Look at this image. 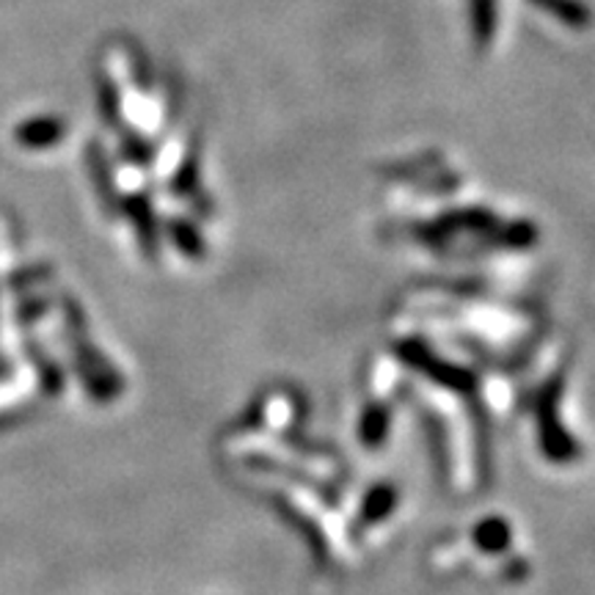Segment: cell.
Returning a JSON list of instances; mask_svg holds the SVG:
<instances>
[{
    "mask_svg": "<svg viewBox=\"0 0 595 595\" xmlns=\"http://www.w3.org/2000/svg\"><path fill=\"white\" fill-rule=\"evenodd\" d=\"M119 210L130 218L141 254L146 260H157L160 257V224H157V213L146 199V193H130V197L122 199Z\"/></svg>",
    "mask_w": 595,
    "mask_h": 595,
    "instance_id": "277c9868",
    "label": "cell"
},
{
    "mask_svg": "<svg viewBox=\"0 0 595 595\" xmlns=\"http://www.w3.org/2000/svg\"><path fill=\"white\" fill-rule=\"evenodd\" d=\"M12 372H14L12 361L0 359V381H9V378H12Z\"/></svg>",
    "mask_w": 595,
    "mask_h": 595,
    "instance_id": "ac0fdd59",
    "label": "cell"
},
{
    "mask_svg": "<svg viewBox=\"0 0 595 595\" xmlns=\"http://www.w3.org/2000/svg\"><path fill=\"white\" fill-rule=\"evenodd\" d=\"M397 502H400L397 488H394L392 483H378V486L370 488V491H367V497L361 499L359 521H356V526H359V529H365V526L381 524V521H386L389 515L394 513Z\"/></svg>",
    "mask_w": 595,
    "mask_h": 595,
    "instance_id": "52a82bcc",
    "label": "cell"
},
{
    "mask_svg": "<svg viewBox=\"0 0 595 595\" xmlns=\"http://www.w3.org/2000/svg\"><path fill=\"white\" fill-rule=\"evenodd\" d=\"M97 103L103 122L110 124V128H119V122H122V97H119V88H116L114 81H99Z\"/></svg>",
    "mask_w": 595,
    "mask_h": 595,
    "instance_id": "7c38bea8",
    "label": "cell"
},
{
    "mask_svg": "<svg viewBox=\"0 0 595 595\" xmlns=\"http://www.w3.org/2000/svg\"><path fill=\"white\" fill-rule=\"evenodd\" d=\"M64 122L56 119V116H36V119H28V122L17 124L14 128V141L25 150H50L58 141L64 139Z\"/></svg>",
    "mask_w": 595,
    "mask_h": 595,
    "instance_id": "8992f818",
    "label": "cell"
},
{
    "mask_svg": "<svg viewBox=\"0 0 595 595\" xmlns=\"http://www.w3.org/2000/svg\"><path fill=\"white\" fill-rule=\"evenodd\" d=\"M394 353H397V359L403 361V365L414 367V370H419L423 376H428L433 383H439V386H444V389H452V392L472 394L474 386H477V378H474L472 372L463 370V367H457V365H452V361L439 359V356H436V353L425 345V342L405 340L394 347Z\"/></svg>",
    "mask_w": 595,
    "mask_h": 595,
    "instance_id": "3957f363",
    "label": "cell"
},
{
    "mask_svg": "<svg viewBox=\"0 0 595 595\" xmlns=\"http://www.w3.org/2000/svg\"><path fill=\"white\" fill-rule=\"evenodd\" d=\"M41 307H47V304L45 301H25L23 307H20L17 318L23 320V323H31V320H36L39 314L47 312V309H41Z\"/></svg>",
    "mask_w": 595,
    "mask_h": 595,
    "instance_id": "2e32d148",
    "label": "cell"
},
{
    "mask_svg": "<svg viewBox=\"0 0 595 595\" xmlns=\"http://www.w3.org/2000/svg\"><path fill=\"white\" fill-rule=\"evenodd\" d=\"M472 538L477 544V549L486 551V555H504L510 549V544H513V529L499 515H488V519L474 524Z\"/></svg>",
    "mask_w": 595,
    "mask_h": 595,
    "instance_id": "ba28073f",
    "label": "cell"
},
{
    "mask_svg": "<svg viewBox=\"0 0 595 595\" xmlns=\"http://www.w3.org/2000/svg\"><path fill=\"white\" fill-rule=\"evenodd\" d=\"M166 235L171 240V246L180 251L188 260H204L207 254V246H204V235L197 224H191L188 218H171L166 224Z\"/></svg>",
    "mask_w": 595,
    "mask_h": 595,
    "instance_id": "9c48e42d",
    "label": "cell"
},
{
    "mask_svg": "<svg viewBox=\"0 0 595 595\" xmlns=\"http://www.w3.org/2000/svg\"><path fill=\"white\" fill-rule=\"evenodd\" d=\"M23 408H9V410H0V430L12 428V425L20 423V416H23Z\"/></svg>",
    "mask_w": 595,
    "mask_h": 595,
    "instance_id": "e0dca14e",
    "label": "cell"
},
{
    "mask_svg": "<svg viewBox=\"0 0 595 595\" xmlns=\"http://www.w3.org/2000/svg\"><path fill=\"white\" fill-rule=\"evenodd\" d=\"M540 7H546L549 12L560 14L562 20H573V23H582L584 12L579 7H573V0H535Z\"/></svg>",
    "mask_w": 595,
    "mask_h": 595,
    "instance_id": "9a60e30c",
    "label": "cell"
},
{
    "mask_svg": "<svg viewBox=\"0 0 595 595\" xmlns=\"http://www.w3.org/2000/svg\"><path fill=\"white\" fill-rule=\"evenodd\" d=\"M64 318H67V334H70L72 361H75L78 378H81L83 389L92 394L97 403H114L119 394L124 392V381L114 365L103 356L97 345L88 340L86 334V314H83L81 304L67 295L64 298Z\"/></svg>",
    "mask_w": 595,
    "mask_h": 595,
    "instance_id": "6da1fadb",
    "label": "cell"
},
{
    "mask_svg": "<svg viewBox=\"0 0 595 595\" xmlns=\"http://www.w3.org/2000/svg\"><path fill=\"white\" fill-rule=\"evenodd\" d=\"M197 180H199V163L197 157H188L186 163L180 166V171L174 174V180H171V193H177V197H188V193H193V188H197Z\"/></svg>",
    "mask_w": 595,
    "mask_h": 595,
    "instance_id": "5bb4252c",
    "label": "cell"
},
{
    "mask_svg": "<svg viewBox=\"0 0 595 595\" xmlns=\"http://www.w3.org/2000/svg\"><path fill=\"white\" fill-rule=\"evenodd\" d=\"M119 152H122L124 160L133 163V166H150V163L155 160V152H152L150 141L141 139V135H135V133L124 135Z\"/></svg>",
    "mask_w": 595,
    "mask_h": 595,
    "instance_id": "4fadbf2b",
    "label": "cell"
},
{
    "mask_svg": "<svg viewBox=\"0 0 595 595\" xmlns=\"http://www.w3.org/2000/svg\"><path fill=\"white\" fill-rule=\"evenodd\" d=\"M389 425H392V414L383 403H370L361 414L359 423V439L367 450H378L386 441Z\"/></svg>",
    "mask_w": 595,
    "mask_h": 595,
    "instance_id": "8fae6325",
    "label": "cell"
},
{
    "mask_svg": "<svg viewBox=\"0 0 595 595\" xmlns=\"http://www.w3.org/2000/svg\"><path fill=\"white\" fill-rule=\"evenodd\" d=\"M25 350H28V361L34 365L36 381H39L41 392L50 394V397H58V394L64 392V381H67L61 367H58L56 361H52L50 356L36 345V342H25Z\"/></svg>",
    "mask_w": 595,
    "mask_h": 595,
    "instance_id": "30bf717a",
    "label": "cell"
},
{
    "mask_svg": "<svg viewBox=\"0 0 595 595\" xmlns=\"http://www.w3.org/2000/svg\"><path fill=\"white\" fill-rule=\"evenodd\" d=\"M560 397H562V378H551L540 394L535 397V419H538V444L549 461L571 463L579 457V444L560 423Z\"/></svg>",
    "mask_w": 595,
    "mask_h": 595,
    "instance_id": "7a4b0ae2",
    "label": "cell"
},
{
    "mask_svg": "<svg viewBox=\"0 0 595 595\" xmlns=\"http://www.w3.org/2000/svg\"><path fill=\"white\" fill-rule=\"evenodd\" d=\"M86 166H88V174H92V186L94 191H97L103 207L108 210V213H119L122 199H119V193H116L114 171H110L108 157H105L103 146H99L97 141H92V144L86 146Z\"/></svg>",
    "mask_w": 595,
    "mask_h": 595,
    "instance_id": "5b68a950",
    "label": "cell"
}]
</instances>
